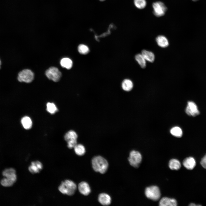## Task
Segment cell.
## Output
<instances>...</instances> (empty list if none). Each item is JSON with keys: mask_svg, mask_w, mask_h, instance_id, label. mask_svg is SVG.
Instances as JSON below:
<instances>
[{"mask_svg": "<svg viewBox=\"0 0 206 206\" xmlns=\"http://www.w3.org/2000/svg\"><path fill=\"white\" fill-rule=\"evenodd\" d=\"M92 162L93 168L96 172L104 174L106 171L108 163L103 157L100 156L95 157L92 159Z\"/></svg>", "mask_w": 206, "mask_h": 206, "instance_id": "cell-1", "label": "cell"}, {"mask_svg": "<svg viewBox=\"0 0 206 206\" xmlns=\"http://www.w3.org/2000/svg\"><path fill=\"white\" fill-rule=\"evenodd\" d=\"M76 188V185L73 181L66 180L62 182L58 187V190L64 194L72 196L75 193Z\"/></svg>", "mask_w": 206, "mask_h": 206, "instance_id": "cell-2", "label": "cell"}, {"mask_svg": "<svg viewBox=\"0 0 206 206\" xmlns=\"http://www.w3.org/2000/svg\"><path fill=\"white\" fill-rule=\"evenodd\" d=\"M145 193L147 198L155 201L158 200L161 195L159 189L158 187L155 186L146 187L145 190Z\"/></svg>", "mask_w": 206, "mask_h": 206, "instance_id": "cell-3", "label": "cell"}, {"mask_svg": "<svg viewBox=\"0 0 206 206\" xmlns=\"http://www.w3.org/2000/svg\"><path fill=\"white\" fill-rule=\"evenodd\" d=\"M34 74L33 72L29 69H24L20 72L18 74V80L20 82L28 83L33 80Z\"/></svg>", "mask_w": 206, "mask_h": 206, "instance_id": "cell-4", "label": "cell"}, {"mask_svg": "<svg viewBox=\"0 0 206 206\" xmlns=\"http://www.w3.org/2000/svg\"><path fill=\"white\" fill-rule=\"evenodd\" d=\"M142 159V156L138 151L133 150L130 152L128 160L131 165L132 167H138Z\"/></svg>", "mask_w": 206, "mask_h": 206, "instance_id": "cell-5", "label": "cell"}, {"mask_svg": "<svg viewBox=\"0 0 206 206\" xmlns=\"http://www.w3.org/2000/svg\"><path fill=\"white\" fill-rule=\"evenodd\" d=\"M47 77L49 80L54 82H58L62 76V73L57 68L51 67L48 69L45 72Z\"/></svg>", "mask_w": 206, "mask_h": 206, "instance_id": "cell-6", "label": "cell"}, {"mask_svg": "<svg viewBox=\"0 0 206 206\" xmlns=\"http://www.w3.org/2000/svg\"><path fill=\"white\" fill-rule=\"evenodd\" d=\"M153 13L155 16L160 17L163 16L167 10L165 4L160 1L154 3L152 4Z\"/></svg>", "mask_w": 206, "mask_h": 206, "instance_id": "cell-7", "label": "cell"}, {"mask_svg": "<svg viewBox=\"0 0 206 206\" xmlns=\"http://www.w3.org/2000/svg\"><path fill=\"white\" fill-rule=\"evenodd\" d=\"M186 114L189 116H195L199 114L197 107L194 102L188 101L185 109Z\"/></svg>", "mask_w": 206, "mask_h": 206, "instance_id": "cell-8", "label": "cell"}, {"mask_svg": "<svg viewBox=\"0 0 206 206\" xmlns=\"http://www.w3.org/2000/svg\"><path fill=\"white\" fill-rule=\"evenodd\" d=\"M43 165L42 163L39 161H33L28 168L29 172L32 174L39 173L42 169Z\"/></svg>", "mask_w": 206, "mask_h": 206, "instance_id": "cell-9", "label": "cell"}, {"mask_svg": "<svg viewBox=\"0 0 206 206\" xmlns=\"http://www.w3.org/2000/svg\"><path fill=\"white\" fill-rule=\"evenodd\" d=\"M159 205L161 206H176L177 205V203L175 199L163 197L160 200Z\"/></svg>", "mask_w": 206, "mask_h": 206, "instance_id": "cell-10", "label": "cell"}, {"mask_svg": "<svg viewBox=\"0 0 206 206\" xmlns=\"http://www.w3.org/2000/svg\"><path fill=\"white\" fill-rule=\"evenodd\" d=\"M183 165L187 169L192 170L195 167L196 162L193 157H190L186 158L183 161Z\"/></svg>", "mask_w": 206, "mask_h": 206, "instance_id": "cell-11", "label": "cell"}, {"mask_svg": "<svg viewBox=\"0 0 206 206\" xmlns=\"http://www.w3.org/2000/svg\"><path fill=\"white\" fill-rule=\"evenodd\" d=\"M78 189L80 192L84 195H88L91 192L89 185L87 183L85 182H82L79 184Z\"/></svg>", "mask_w": 206, "mask_h": 206, "instance_id": "cell-12", "label": "cell"}, {"mask_svg": "<svg viewBox=\"0 0 206 206\" xmlns=\"http://www.w3.org/2000/svg\"><path fill=\"white\" fill-rule=\"evenodd\" d=\"M98 201L100 204L103 205H108L111 203V199L108 194L102 193L99 195Z\"/></svg>", "mask_w": 206, "mask_h": 206, "instance_id": "cell-13", "label": "cell"}, {"mask_svg": "<svg viewBox=\"0 0 206 206\" xmlns=\"http://www.w3.org/2000/svg\"><path fill=\"white\" fill-rule=\"evenodd\" d=\"M78 136L76 132L73 130H70L65 135L64 138L68 142L77 141Z\"/></svg>", "mask_w": 206, "mask_h": 206, "instance_id": "cell-14", "label": "cell"}, {"mask_svg": "<svg viewBox=\"0 0 206 206\" xmlns=\"http://www.w3.org/2000/svg\"><path fill=\"white\" fill-rule=\"evenodd\" d=\"M2 174L5 177L11 179L15 181H16V171L13 168H10L5 169L3 171Z\"/></svg>", "mask_w": 206, "mask_h": 206, "instance_id": "cell-15", "label": "cell"}, {"mask_svg": "<svg viewBox=\"0 0 206 206\" xmlns=\"http://www.w3.org/2000/svg\"><path fill=\"white\" fill-rule=\"evenodd\" d=\"M156 41L158 45L161 47H166L169 45V42L168 39L163 35L158 36L156 38Z\"/></svg>", "mask_w": 206, "mask_h": 206, "instance_id": "cell-16", "label": "cell"}, {"mask_svg": "<svg viewBox=\"0 0 206 206\" xmlns=\"http://www.w3.org/2000/svg\"><path fill=\"white\" fill-rule=\"evenodd\" d=\"M141 54L146 60L151 63L154 62L155 56L152 52L143 49L142 51Z\"/></svg>", "mask_w": 206, "mask_h": 206, "instance_id": "cell-17", "label": "cell"}, {"mask_svg": "<svg viewBox=\"0 0 206 206\" xmlns=\"http://www.w3.org/2000/svg\"><path fill=\"white\" fill-rule=\"evenodd\" d=\"M21 122L23 126L25 129H29L31 128L32 122L31 119L29 117L25 116L23 117Z\"/></svg>", "mask_w": 206, "mask_h": 206, "instance_id": "cell-18", "label": "cell"}, {"mask_svg": "<svg viewBox=\"0 0 206 206\" xmlns=\"http://www.w3.org/2000/svg\"><path fill=\"white\" fill-rule=\"evenodd\" d=\"M133 83L130 80L126 79L124 80L122 84V89L126 91H130L133 88Z\"/></svg>", "mask_w": 206, "mask_h": 206, "instance_id": "cell-19", "label": "cell"}, {"mask_svg": "<svg viewBox=\"0 0 206 206\" xmlns=\"http://www.w3.org/2000/svg\"><path fill=\"white\" fill-rule=\"evenodd\" d=\"M169 168L171 170H177L181 167V164L179 161L175 159H171L169 164Z\"/></svg>", "mask_w": 206, "mask_h": 206, "instance_id": "cell-20", "label": "cell"}, {"mask_svg": "<svg viewBox=\"0 0 206 206\" xmlns=\"http://www.w3.org/2000/svg\"><path fill=\"white\" fill-rule=\"evenodd\" d=\"M60 63L62 67L68 69H70L72 68L73 64L72 60L70 58H67L61 59Z\"/></svg>", "mask_w": 206, "mask_h": 206, "instance_id": "cell-21", "label": "cell"}, {"mask_svg": "<svg viewBox=\"0 0 206 206\" xmlns=\"http://www.w3.org/2000/svg\"><path fill=\"white\" fill-rule=\"evenodd\" d=\"M135 58L142 68H144L146 67V60L141 54H136Z\"/></svg>", "mask_w": 206, "mask_h": 206, "instance_id": "cell-22", "label": "cell"}, {"mask_svg": "<svg viewBox=\"0 0 206 206\" xmlns=\"http://www.w3.org/2000/svg\"><path fill=\"white\" fill-rule=\"evenodd\" d=\"M74 148L75 153L78 156H82L85 153V148L82 144H77L74 147Z\"/></svg>", "mask_w": 206, "mask_h": 206, "instance_id": "cell-23", "label": "cell"}, {"mask_svg": "<svg viewBox=\"0 0 206 206\" xmlns=\"http://www.w3.org/2000/svg\"><path fill=\"white\" fill-rule=\"evenodd\" d=\"M170 132L173 135L177 137H181L183 134L181 129L178 126L172 128L170 130Z\"/></svg>", "mask_w": 206, "mask_h": 206, "instance_id": "cell-24", "label": "cell"}, {"mask_svg": "<svg viewBox=\"0 0 206 206\" xmlns=\"http://www.w3.org/2000/svg\"><path fill=\"white\" fill-rule=\"evenodd\" d=\"M15 182L11 179L5 177L1 180V183L4 187H9L13 185Z\"/></svg>", "mask_w": 206, "mask_h": 206, "instance_id": "cell-25", "label": "cell"}, {"mask_svg": "<svg viewBox=\"0 0 206 206\" xmlns=\"http://www.w3.org/2000/svg\"><path fill=\"white\" fill-rule=\"evenodd\" d=\"M47 110L51 114H54L58 110L56 105L53 103L48 102L46 104Z\"/></svg>", "mask_w": 206, "mask_h": 206, "instance_id": "cell-26", "label": "cell"}, {"mask_svg": "<svg viewBox=\"0 0 206 206\" xmlns=\"http://www.w3.org/2000/svg\"><path fill=\"white\" fill-rule=\"evenodd\" d=\"M135 6L139 9H142L146 6V3L145 0H134Z\"/></svg>", "mask_w": 206, "mask_h": 206, "instance_id": "cell-27", "label": "cell"}, {"mask_svg": "<svg viewBox=\"0 0 206 206\" xmlns=\"http://www.w3.org/2000/svg\"><path fill=\"white\" fill-rule=\"evenodd\" d=\"M79 52L82 54H86L89 52V48L86 45L82 44L80 45L78 47Z\"/></svg>", "mask_w": 206, "mask_h": 206, "instance_id": "cell-28", "label": "cell"}, {"mask_svg": "<svg viewBox=\"0 0 206 206\" xmlns=\"http://www.w3.org/2000/svg\"><path fill=\"white\" fill-rule=\"evenodd\" d=\"M200 164L203 168L206 169V154L201 159Z\"/></svg>", "mask_w": 206, "mask_h": 206, "instance_id": "cell-29", "label": "cell"}, {"mask_svg": "<svg viewBox=\"0 0 206 206\" xmlns=\"http://www.w3.org/2000/svg\"><path fill=\"white\" fill-rule=\"evenodd\" d=\"M189 206H201V205H196L195 203H190L189 205Z\"/></svg>", "mask_w": 206, "mask_h": 206, "instance_id": "cell-30", "label": "cell"}, {"mask_svg": "<svg viewBox=\"0 0 206 206\" xmlns=\"http://www.w3.org/2000/svg\"><path fill=\"white\" fill-rule=\"evenodd\" d=\"M1 60L0 59V69L1 68Z\"/></svg>", "mask_w": 206, "mask_h": 206, "instance_id": "cell-31", "label": "cell"}, {"mask_svg": "<svg viewBox=\"0 0 206 206\" xmlns=\"http://www.w3.org/2000/svg\"><path fill=\"white\" fill-rule=\"evenodd\" d=\"M193 0V1H198V0Z\"/></svg>", "mask_w": 206, "mask_h": 206, "instance_id": "cell-32", "label": "cell"}, {"mask_svg": "<svg viewBox=\"0 0 206 206\" xmlns=\"http://www.w3.org/2000/svg\"><path fill=\"white\" fill-rule=\"evenodd\" d=\"M100 0V1H104L105 0Z\"/></svg>", "mask_w": 206, "mask_h": 206, "instance_id": "cell-33", "label": "cell"}]
</instances>
